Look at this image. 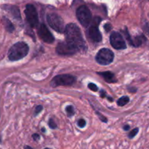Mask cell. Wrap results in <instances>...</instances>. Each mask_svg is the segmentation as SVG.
<instances>
[{
    "instance_id": "cell-1",
    "label": "cell",
    "mask_w": 149,
    "mask_h": 149,
    "mask_svg": "<svg viewBox=\"0 0 149 149\" xmlns=\"http://www.w3.org/2000/svg\"><path fill=\"white\" fill-rule=\"evenodd\" d=\"M66 42L74 46L78 51L85 50L86 45L81 34L80 29L77 25L70 23L67 25L64 30Z\"/></svg>"
},
{
    "instance_id": "cell-2",
    "label": "cell",
    "mask_w": 149,
    "mask_h": 149,
    "mask_svg": "<svg viewBox=\"0 0 149 149\" xmlns=\"http://www.w3.org/2000/svg\"><path fill=\"white\" fill-rule=\"evenodd\" d=\"M29 52V46L25 42H17L11 47L8 52V58L10 61H16L22 59Z\"/></svg>"
},
{
    "instance_id": "cell-3",
    "label": "cell",
    "mask_w": 149,
    "mask_h": 149,
    "mask_svg": "<svg viewBox=\"0 0 149 149\" xmlns=\"http://www.w3.org/2000/svg\"><path fill=\"white\" fill-rule=\"evenodd\" d=\"M47 21L48 25L53 30L58 33H64L65 26L64 24V20L58 15L55 13H51L47 15Z\"/></svg>"
},
{
    "instance_id": "cell-4",
    "label": "cell",
    "mask_w": 149,
    "mask_h": 149,
    "mask_svg": "<svg viewBox=\"0 0 149 149\" xmlns=\"http://www.w3.org/2000/svg\"><path fill=\"white\" fill-rule=\"evenodd\" d=\"M76 16L79 22L84 27H87L91 21V13L89 9L85 5H82L77 8Z\"/></svg>"
},
{
    "instance_id": "cell-5",
    "label": "cell",
    "mask_w": 149,
    "mask_h": 149,
    "mask_svg": "<svg viewBox=\"0 0 149 149\" xmlns=\"http://www.w3.org/2000/svg\"><path fill=\"white\" fill-rule=\"evenodd\" d=\"M114 59V54L108 48L101 49L96 55V61L99 64L102 65H109Z\"/></svg>"
},
{
    "instance_id": "cell-6",
    "label": "cell",
    "mask_w": 149,
    "mask_h": 149,
    "mask_svg": "<svg viewBox=\"0 0 149 149\" xmlns=\"http://www.w3.org/2000/svg\"><path fill=\"white\" fill-rule=\"evenodd\" d=\"M75 81V78L70 74H63L58 75L54 77L51 82L52 87H58V86H70L74 84Z\"/></svg>"
},
{
    "instance_id": "cell-7",
    "label": "cell",
    "mask_w": 149,
    "mask_h": 149,
    "mask_svg": "<svg viewBox=\"0 0 149 149\" xmlns=\"http://www.w3.org/2000/svg\"><path fill=\"white\" fill-rule=\"evenodd\" d=\"M25 15L29 24L32 28H35L39 24V18L36 8L32 4H27L25 9Z\"/></svg>"
},
{
    "instance_id": "cell-8",
    "label": "cell",
    "mask_w": 149,
    "mask_h": 149,
    "mask_svg": "<svg viewBox=\"0 0 149 149\" xmlns=\"http://www.w3.org/2000/svg\"><path fill=\"white\" fill-rule=\"evenodd\" d=\"M77 52L78 50L67 42H61L56 47V52L60 55H72Z\"/></svg>"
},
{
    "instance_id": "cell-9",
    "label": "cell",
    "mask_w": 149,
    "mask_h": 149,
    "mask_svg": "<svg viewBox=\"0 0 149 149\" xmlns=\"http://www.w3.org/2000/svg\"><path fill=\"white\" fill-rule=\"evenodd\" d=\"M110 44L113 48L116 49H124L127 48V45L123 39L121 33L118 32H112L110 37Z\"/></svg>"
},
{
    "instance_id": "cell-10",
    "label": "cell",
    "mask_w": 149,
    "mask_h": 149,
    "mask_svg": "<svg viewBox=\"0 0 149 149\" xmlns=\"http://www.w3.org/2000/svg\"><path fill=\"white\" fill-rule=\"evenodd\" d=\"M38 34H39V37L42 39V41L46 43L51 44L54 42L53 36L50 32L45 25L42 24L39 26V29L38 30Z\"/></svg>"
},
{
    "instance_id": "cell-11",
    "label": "cell",
    "mask_w": 149,
    "mask_h": 149,
    "mask_svg": "<svg viewBox=\"0 0 149 149\" xmlns=\"http://www.w3.org/2000/svg\"><path fill=\"white\" fill-rule=\"evenodd\" d=\"M89 36L91 39L95 42H99L102 40V34L98 29L97 26L92 25L89 29Z\"/></svg>"
},
{
    "instance_id": "cell-12",
    "label": "cell",
    "mask_w": 149,
    "mask_h": 149,
    "mask_svg": "<svg viewBox=\"0 0 149 149\" xmlns=\"http://www.w3.org/2000/svg\"><path fill=\"white\" fill-rule=\"evenodd\" d=\"M99 75H100L101 77H103L105 79V81L109 83H113L116 81V79L115 78V76L110 71H105V72H99L98 73Z\"/></svg>"
},
{
    "instance_id": "cell-13",
    "label": "cell",
    "mask_w": 149,
    "mask_h": 149,
    "mask_svg": "<svg viewBox=\"0 0 149 149\" xmlns=\"http://www.w3.org/2000/svg\"><path fill=\"white\" fill-rule=\"evenodd\" d=\"M145 41V36L143 35H140V36H138L134 38V39H131V45L134 47H138L140 45H141Z\"/></svg>"
},
{
    "instance_id": "cell-14",
    "label": "cell",
    "mask_w": 149,
    "mask_h": 149,
    "mask_svg": "<svg viewBox=\"0 0 149 149\" xmlns=\"http://www.w3.org/2000/svg\"><path fill=\"white\" fill-rule=\"evenodd\" d=\"M2 21L3 23H4V27H5L6 30H7V31L11 33V32H13V31H14V26H13V23H12L8 19L6 18V17H4V18L2 19Z\"/></svg>"
},
{
    "instance_id": "cell-15",
    "label": "cell",
    "mask_w": 149,
    "mask_h": 149,
    "mask_svg": "<svg viewBox=\"0 0 149 149\" xmlns=\"http://www.w3.org/2000/svg\"><path fill=\"white\" fill-rule=\"evenodd\" d=\"M10 11L11 14L13 15V17L16 19H20V13L19 11V9L18 8L15 6H10Z\"/></svg>"
},
{
    "instance_id": "cell-16",
    "label": "cell",
    "mask_w": 149,
    "mask_h": 149,
    "mask_svg": "<svg viewBox=\"0 0 149 149\" xmlns=\"http://www.w3.org/2000/svg\"><path fill=\"white\" fill-rule=\"evenodd\" d=\"M129 101V97H127V96H123V97H120V98L118 99V101H117V103H118V105L119 106H125L127 103H128Z\"/></svg>"
},
{
    "instance_id": "cell-17",
    "label": "cell",
    "mask_w": 149,
    "mask_h": 149,
    "mask_svg": "<svg viewBox=\"0 0 149 149\" xmlns=\"http://www.w3.org/2000/svg\"><path fill=\"white\" fill-rule=\"evenodd\" d=\"M138 131H139L138 128H134V130H132L129 132V138L130 139H131V138H133L134 137H135V135H137Z\"/></svg>"
},
{
    "instance_id": "cell-18",
    "label": "cell",
    "mask_w": 149,
    "mask_h": 149,
    "mask_svg": "<svg viewBox=\"0 0 149 149\" xmlns=\"http://www.w3.org/2000/svg\"><path fill=\"white\" fill-rule=\"evenodd\" d=\"M66 111H67L69 116H72L74 114V109H73V107L72 106H67V109H66Z\"/></svg>"
},
{
    "instance_id": "cell-19",
    "label": "cell",
    "mask_w": 149,
    "mask_h": 149,
    "mask_svg": "<svg viewBox=\"0 0 149 149\" xmlns=\"http://www.w3.org/2000/svg\"><path fill=\"white\" fill-rule=\"evenodd\" d=\"M89 88L93 92H97L98 90L97 86L95 84H93V83H90V84H89Z\"/></svg>"
},
{
    "instance_id": "cell-20",
    "label": "cell",
    "mask_w": 149,
    "mask_h": 149,
    "mask_svg": "<svg viewBox=\"0 0 149 149\" xmlns=\"http://www.w3.org/2000/svg\"><path fill=\"white\" fill-rule=\"evenodd\" d=\"M48 125H49V127L51 128V129H56L57 127L56 124L54 122V121L53 119H50L49 122H48Z\"/></svg>"
},
{
    "instance_id": "cell-21",
    "label": "cell",
    "mask_w": 149,
    "mask_h": 149,
    "mask_svg": "<svg viewBox=\"0 0 149 149\" xmlns=\"http://www.w3.org/2000/svg\"><path fill=\"white\" fill-rule=\"evenodd\" d=\"M86 121L83 119H79L78 122H77V125H78V127H84L86 126Z\"/></svg>"
},
{
    "instance_id": "cell-22",
    "label": "cell",
    "mask_w": 149,
    "mask_h": 149,
    "mask_svg": "<svg viewBox=\"0 0 149 149\" xmlns=\"http://www.w3.org/2000/svg\"><path fill=\"white\" fill-rule=\"evenodd\" d=\"M42 106H37L36 109H35V111H34V115H35V116H37V115L38 113H39V112L42 111Z\"/></svg>"
},
{
    "instance_id": "cell-23",
    "label": "cell",
    "mask_w": 149,
    "mask_h": 149,
    "mask_svg": "<svg viewBox=\"0 0 149 149\" xmlns=\"http://www.w3.org/2000/svg\"><path fill=\"white\" fill-rule=\"evenodd\" d=\"M104 28H105L106 31H110L111 30V25L109 24V23H107V24L105 25Z\"/></svg>"
},
{
    "instance_id": "cell-24",
    "label": "cell",
    "mask_w": 149,
    "mask_h": 149,
    "mask_svg": "<svg viewBox=\"0 0 149 149\" xmlns=\"http://www.w3.org/2000/svg\"><path fill=\"white\" fill-rule=\"evenodd\" d=\"M32 138H33V139L35 141H37L38 140H39L40 137H39V135H38V134H34V135H32Z\"/></svg>"
},
{
    "instance_id": "cell-25",
    "label": "cell",
    "mask_w": 149,
    "mask_h": 149,
    "mask_svg": "<svg viewBox=\"0 0 149 149\" xmlns=\"http://www.w3.org/2000/svg\"><path fill=\"white\" fill-rule=\"evenodd\" d=\"M100 95L102 96V97H104L105 95H106V93H105V91H103V90H102V91H101V93H100Z\"/></svg>"
},
{
    "instance_id": "cell-26",
    "label": "cell",
    "mask_w": 149,
    "mask_h": 149,
    "mask_svg": "<svg viewBox=\"0 0 149 149\" xmlns=\"http://www.w3.org/2000/svg\"><path fill=\"white\" fill-rule=\"evenodd\" d=\"M124 130H129V125H125V126L124 127Z\"/></svg>"
},
{
    "instance_id": "cell-27",
    "label": "cell",
    "mask_w": 149,
    "mask_h": 149,
    "mask_svg": "<svg viewBox=\"0 0 149 149\" xmlns=\"http://www.w3.org/2000/svg\"><path fill=\"white\" fill-rule=\"evenodd\" d=\"M24 149H33L32 148V147L29 146H26L24 147Z\"/></svg>"
},
{
    "instance_id": "cell-28",
    "label": "cell",
    "mask_w": 149,
    "mask_h": 149,
    "mask_svg": "<svg viewBox=\"0 0 149 149\" xmlns=\"http://www.w3.org/2000/svg\"><path fill=\"white\" fill-rule=\"evenodd\" d=\"M42 132H45V129H44V128H42Z\"/></svg>"
},
{
    "instance_id": "cell-29",
    "label": "cell",
    "mask_w": 149,
    "mask_h": 149,
    "mask_svg": "<svg viewBox=\"0 0 149 149\" xmlns=\"http://www.w3.org/2000/svg\"><path fill=\"white\" fill-rule=\"evenodd\" d=\"M45 149H50V148H45Z\"/></svg>"
}]
</instances>
